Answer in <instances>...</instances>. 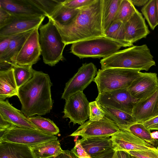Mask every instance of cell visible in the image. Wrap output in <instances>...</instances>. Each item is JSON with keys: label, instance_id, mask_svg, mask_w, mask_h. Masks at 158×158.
<instances>
[{"label": "cell", "instance_id": "1", "mask_svg": "<svg viewBox=\"0 0 158 158\" xmlns=\"http://www.w3.org/2000/svg\"><path fill=\"white\" fill-rule=\"evenodd\" d=\"M102 1L95 0L81 9L67 25L54 23L66 45L85 40L105 36L102 22Z\"/></svg>", "mask_w": 158, "mask_h": 158}, {"label": "cell", "instance_id": "2", "mask_svg": "<svg viewBox=\"0 0 158 158\" xmlns=\"http://www.w3.org/2000/svg\"><path fill=\"white\" fill-rule=\"evenodd\" d=\"M52 85L48 74L34 70L31 78L19 88L18 97L21 104V111L27 117L50 112L53 107Z\"/></svg>", "mask_w": 158, "mask_h": 158}, {"label": "cell", "instance_id": "3", "mask_svg": "<svg viewBox=\"0 0 158 158\" xmlns=\"http://www.w3.org/2000/svg\"><path fill=\"white\" fill-rule=\"evenodd\" d=\"M100 63L102 69L118 68L146 71L156 65L153 57L146 44L119 51L103 58Z\"/></svg>", "mask_w": 158, "mask_h": 158}, {"label": "cell", "instance_id": "4", "mask_svg": "<svg viewBox=\"0 0 158 158\" xmlns=\"http://www.w3.org/2000/svg\"><path fill=\"white\" fill-rule=\"evenodd\" d=\"M48 19L47 23L39 27V41L44 63L53 66L63 60V52L66 45L52 20Z\"/></svg>", "mask_w": 158, "mask_h": 158}, {"label": "cell", "instance_id": "5", "mask_svg": "<svg viewBox=\"0 0 158 158\" xmlns=\"http://www.w3.org/2000/svg\"><path fill=\"white\" fill-rule=\"evenodd\" d=\"M142 73L138 70L113 68L99 69L93 81L98 93L128 88Z\"/></svg>", "mask_w": 158, "mask_h": 158}, {"label": "cell", "instance_id": "6", "mask_svg": "<svg viewBox=\"0 0 158 158\" xmlns=\"http://www.w3.org/2000/svg\"><path fill=\"white\" fill-rule=\"evenodd\" d=\"M72 44L70 52L80 59L106 58L119 51L122 47L119 43L105 36L81 41Z\"/></svg>", "mask_w": 158, "mask_h": 158}, {"label": "cell", "instance_id": "7", "mask_svg": "<svg viewBox=\"0 0 158 158\" xmlns=\"http://www.w3.org/2000/svg\"><path fill=\"white\" fill-rule=\"evenodd\" d=\"M55 135L35 129L14 126L0 134V143L8 142L32 147L49 141L57 139Z\"/></svg>", "mask_w": 158, "mask_h": 158}, {"label": "cell", "instance_id": "8", "mask_svg": "<svg viewBox=\"0 0 158 158\" xmlns=\"http://www.w3.org/2000/svg\"><path fill=\"white\" fill-rule=\"evenodd\" d=\"M65 100L63 118H69V123L81 125L89 118V102L83 92H78Z\"/></svg>", "mask_w": 158, "mask_h": 158}, {"label": "cell", "instance_id": "9", "mask_svg": "<svg viewBox=\"0 0 158 158\" xmlns=\"http://www.w3.org/2000/svg\"><path fill=\"white\" fill-rule=\"evenodd\" d=\"M95 101L102 106L119 109L131 114L136 102L127 88L98 93Z\"/></svg>", "mask_w": 158, "mask_h": 158}, {"label": "cell", "instance_id": "10", "mask_svg": "<svg viewBox=\"0 0 158 158\" xmlns=\"http://www.w3.org/2000/svg\"><path fill=\"white\" fill-rule=\"evenodd\" d=\"M97 68L92 63H84L66 83L61 98L66 100L71 95L83 90L93 81Z\"/></svg>", "mask_w": 158, "mask_h": 158}, {"label": "cell", "instance_id": "11", "mask_svg": "<svg viewBox=\"0 0 158 158\" xmlns=\"http://www.w3.org/2000/svg\"><path fill=\"white\" fill-rule=\"evenodd\" d=\"M120 129L114 122L105 116L97 121L89 120L85 122L70 136H81L82 138L96 136H111Z\"/></svg>", "mask_w": 158, "mask_h": 158}, {"label": "cell", "instance_id": "12", "mask_svg": "<svg viewBox=\"0 0 158 158\" xmlns=\"http://www.w3.org/2000/svg\"><path fill=\"white\" fill-rule=\"evenodd\" d=\"M40 26L33 29L25 41L15 58V64L32 66L40 59L41 55L39 32Z\"/></svg>", "mask_w": 158, "mask_h": 158}, {"label": "cell", "instance_id": "13", "mask_svg": "<svg viewBox=\"0 0 158 158\" xmlns=\"http://www.w3.org/2000/svg\"><path fill=\"white\" fill-rule=\"evenodd\" d=\"M111 139L115 151L144 150L155 147L127 130H120L111 136Z\"/></svg>", "mask_w": 158, "mask_h": 158}, {"label": "cell", "instance_id": "14", "mask_svg": "<svg viewBox=\"0 0 158 158\" xmlns=\"http://www.w3.org/2000/svg\"><path fill=\"white\" fill-rule=\"evenodd\" d=\"M158 88L157 73H142L127 89L131 96L137 102L148 97Z\"/></svg>", "mask_w": 158, "mask_h": 158}, {"label": "cell", "instance_id": "15", "mask_svg": "<svg viewBox=\"0 0 158 158\" xmlns=\"http://www.w3.org/2000/svg\"><path fill=\"white\" fill-rule=\"evenodd\" d=\"M45 16L14 15L5 25L0 28V36L17 34L40 26Z\"/></svg>", "mask_w": 158, "mask_h": 158}, {"label": "cell", "instance_id": "16", "mask_svg": "<svg viewBox=\"0 0 158 158\" xmlns=\"http://www.w3.org/2000/svg\"><path fill=\"white\" fill-rule=\"evenodd\" d=\"M132 115L137 123H141L158 115V88L148 97L135 103Z\"/></svg>", "mask_w": 158, "mask_h": 158}, {"label": "cell", "instance_id": "17", "mask_svg": "<svg viewBox=\"0 0 158 158\" xmlns=\"http://www.w3.org/2000/svg\"><path fill=\"white\" fill-rule=\"evenodd\" d=\"M124 24L126 39L132 44L146 38L150 33L144 19L136 9L131 17L124 23Z\"/></svg>", "mask_w": 158, "mask_h": 158}, {"label": "cell", "instance_id": "18", "mask_svg": "<svg viewBox=\"0 0 158 158\" xmlns=\"http://www.w3.org/2000/svg\"><path fill=\"white\" fill-rule=\"evenodd\" d=\"M0 7L14 15L46 16L29 0H0Z\"/></svg>", "mask_w": 158, "mask_h": 158}, {"label": "cell", "instance_id": "19", "mask_svg": "<svg viewBox=\"0 0 158 158\" xmlns=\"http://www.w3.org/2000/svg\"><path fill=\"white\" fill-rule=\"evenodd\" d=\"M0 116L15 126L38 130L28 118L21 110L12 106L8 100H0Z\"/></svg>", "mask_w": 158, "mask_h": 158}, {"label": "cell", "instance_id": "20", "mask_svg": "<svg viewBox=\"0 0 158 158\" xmlns=\"http://www.w3.org/2000/svg\"><path fill=\"white\" fill-rule=\"evenodd\" d=\"M80 140L90 157L104 151L113 148L110 136L86 137L82 138Z\"/></svg>", "mask_w": 158, "mask_h": 158}, {"label": "cell", "instance_id": "21", "mask_svg": "<svg viewBox=\"0 0 158 158\" xmlns=\"http://www.w3.org/2000/svg\"><path fill=\"white\" fill-rule=\"evenodd\" d=\"M0 158H35L30 148L14 143H0Z\"/></svg>", "mask_w": 158, "mask_h": 158}, {"label": "cell", "instance_id": "22", "mask_svg": "<svg viewBox=\"0 0 158 158\" xmlns=\"http://www.w3.org/2000/svg\"><path fill=\"white\" fill-rule=\"evenodd\" d=\"M19 88L15 79L13 68L0 71V100L18 95Z\"/></svg>", "mask_w": 158, "mask_h": 158}, {"label": "cell", "instance_id": "23", "mask_svg": "<svg viewBox=\"0 0 158 158\" xmlns=\"http://www.w3.org/2000/svg\"><path fill=\"white\" fill-rule=\"evenodd\" d=\"M105 116L113 121L120 130H128L137 122L132 114L122 110L100 105Z\"/></svg>", "mask_w": 158, "mask_h": 158}, {"label": "cell", "instance_id": "24", "mask_svg": "<svg viewBox=\"0 0 158 158\" xmlns=\"http://www.w3.org/2000/svg\"><path fill=\"white\" fill-rule=\"evenodd\" d=\"M33 30L15 34L8 48L2 57L0 58V62L13 65L15 64L14 60L16 56Z\"/></svg>", "mask_w": 158, "mask_h": 158}, {"label": "cell", "instance_id": "25", "mask_svg": "<svg viewBox=\"0 0 158 158\" xmlns=\"http://www.w3.org/2000/svg\"><path fill=\"white\" fill-rule=\"evenodd\" d=\"M30 148L35 158H49L57 155L63 150L57 139L49 141Z\"/></svg>", "mask_w": 158, "mask_h": 158}, {"label": "cell", "instance_id": "26", "mask_svg": "<svg viewBox=\"0 0 158 158\" xmlns=\"http://www.w3.org/2000/svg\"><path fill=\"white\" fill-rule=\"evenodd\" d=\"M104 34L105 37L117 42L122 47L133 45L127 40L124 23L120 20H114L104 32Z\"/></svg>", "mask_w": 158, "mask_h": 158}, {"label": "cell", "instance_id": "27", "mask_svg": "<svg viewBox=\"0 0 158 158\" xmlns=\"http://www.w3.org/2000/svg\"><path fill=\"white\" fill-rule=\"evenodd\" d=\"M102 26L104 32L116 16L121 0H102Z\"/></svg>", "mask_w": 158, "mask_h": 158}, {"label": "cell", "instance_id": "28", "mask_svg": "<svg viewBox=\"0 0 158 158\" xmlns=\"http://www.w3.org/2000/svg\"><path fill=\"white\" fill-rule=\"evenodd\" d=\"M81 9H75L68 7L62 3L57 9L51 19L57 24L63 26L70 23L75 17Z\"/></svg>", "mask_w": 158, "mask_h": 158}, {"label": "cell", "instance_id": "29", "mask_svg": "<svg viewBox=\"0 0 158 158\" xmlns=\"http://www.w3.org/2000/svg\"><path fill=\"white\" fill-rule=\"evenodd\" d=\"M29 121L37 129L46 134L56 135L60 131L59 128L49 118L40 115L28 118Z\"/></svg>", "mask_w": 158, "mask_h": 158}, {"label": "cell", "instance_id": "30", "mask_svg": "<svg viewBox=\"0 0 158 158\" xmlns=\"http://www.w3.org/2000/svg\"><path fill=\"white\" fill-rule=\"evenodd\" d=\"M12 68L17 85L19 88L26 84L33 77L34 70L31 66H23L16 64Z\"/></svg>", "mask_w": 158, "mask_h": 158}, {"label": "cell", "instance_id": "31", "mask_svg": "<svg viewBox=\"0 0 158 158\" xmlns=\"http://www.w3.org/2000/svg\"><path fill=\"white\" fill-rule=\"evenodd\" d=\"M43 12L48 18L50 17L64 0H29Z\"/></svg>", "mask_w": 158, "mask_h": 158}, {"label": "cell", "instance_id": "32", "mask_svg": "<svg viewBox=\"0 0 158 158\" xmlns=\"http://www.w3.org/2000/svg\"><path fill=\"white\" fill-rule=\"evenodd\" d=\"M128 130L155 147L158 145V140L152 138L150 130L145 127L142 123H136L130 127Z\"/></svg>", "mask_w": 158, "mask_h": 158}, {"label": "cell", "instance_id": "33", "mask_svg": "<svg viewBox=\"0 0 158 158\" xmlns=\"http://www.w3.org/2000/svg\"><path fill=\"white\" fill-rule=\"evenodd\" d=\"M141 11L152 30L157 25L156 0H149L141 9Z\"/></svg>", "mask_w": 158, "mask_h": 158}, {"label": "cell", "instance_id": "34", "mask_svg": "<svg viewBox=\"0 0 158 158\" xmlns=\"http://www.w3.org/2000/svg\"><path fill=\"white\" fill-rule=\"evenodd\" d=\"M136 9L131 0H121L114 20L118 19L125 22L132 16Z\"/></svg>", "mask_w": 158, "mask_h": 158}, {"label": "cell", "instance_id": "35", "mask_svg": "<svg viewBox=\"0 0 158 158\" xmlns=\"http://www.w3.org/2000/svg\"><path fill=\"white\" fill-rule=\"evenodd\" d=\"M89 120L92 121H99L105 116L104 111L96 101L89 102Z\"/></svg>", "mask_w": 158, "mask_h": 158}, {"label": "cell", "instance_id": "36", "mask_svg": "<svg viewBox=\"0 0 158 158\" xmlns=\"http://www.w3.org/2000/svg\"><path fill=\"white\" fill-rule=\"evenodd\" d=\"M126 151L138 158H158V148L156 147L146 150Z\"/></svg>", "mask_w": 158, "mask_h": 158}, {"label": "cell", "instance_id": "37", "mask_svg": "<svg viewBox=\"0 0 158 158\" xmlns=\"http://www.w3.org/2000/svg\"><path fill=\"white\" fill-rule=\"evenodd\" d=\"M95 0H64L62 4L69 8L81 9L94 3Z\"/></svg>", "mask_w": 158, "mask_h": 158}, {"label": "cell", "instance_id": "38", "mask_svg": "<svg viewBox=\"0 0 158 158\" xmlns=\"http://www.w3.org/2000/svg\"><path fill=\"white\" fill-rule=\"evenodd\" d=\"M71 151L78 158H91L82 146L80 139L76 141L75 146Z\"/></svg>", "mask_w": 158, "mask_h": 158}, {"label": "cell", "instance_id": "39", "mask_svg": "<svg viewBox=\"0 0 158 158\" xmlns=\"http://www.w3.org/2000/svg\"><path fill=\"white\" fill-rule=\"evenodd\" d=\"M14 35L0 36V58L8 48Z\"/></svg>", "mask_w": 158, "mask_h": 158}, {"label": "cell", "instance_id": "40", "mask_svg": "<svg viewBox=\"0 0 158 158\" xmlns=\"http://www.w3.org/2000/svg\"><path fill=\"white\" fill-rule=\"evenodd\" d=\"M13 15L9 12L0 7V28L6 24L11 19Z\"/></svg>", "mask_w": 158, "mask_h": 158}, {"label": "cell", "instance_id": "41", "mask_svg": "<svg viewBox=\"0 0 158 158\" xmlns=\"http://www.w3.org/2000/svg\"><path fill=\"white\" fill-rule=\"evenodd\" d=\"M115 151L113 148L106 150L91 157V158H115Z\"/></svg>", "mask_w": 158, "mask_h": 158}, {"label": "cell", "instance_id": "42", "mask_svg": "<svg viewBox=\"0 0 158 158\" xmlns=\"http://www.w3.org/2000/svg\"><path fill=\"white\" fill-rule=\"evenodd\" d=\"M14 126H15L0 116V134L3 133L6 130Z\"/></svg>", "mask_w": 158, "mask_h": 158}, {"label": "cell", "instance_id": "43", "mask_svg": "<svg viewBox=\"0 0 158 158\" xmlns=\"http://www.w3.org/2000/svg\"><path fill=\"white\" fill-rule=\"evenodd\" d=\"M49 158H78L71 151L63 150L57 155Z\"/></svg>", "mask_w": 158, "mask_h": 158}, {"label": "cell", "instance_id": "44", "mask_svg": "<svg viewBox=\"0 0 158 158\" xmlns=\"http://www.w3.org/2000/svg\"><path fill=\"white\" fill-rule=\"evenodd\" d=\"M115 158H133V156L125 151H115Z\"/></svg>", "mask_w": 158, "mask_h": 158}, {"label": "cell", "instance_id": "45", "mask_svg": "<svg viewBox=\"0 0 158 158\" xmlns=\"http://www.w3.org/2000/svg\"><path fill=\"white\" fill-rule=\"evenodd\" d=\"M158 123V115L142 123L144 126L148 128L149 127Z\"/></svg>", "mask_w": 158, "mask_h": 158}, {"label": "cell", "instance_id": "46", "mask_svg": "<svg viewBox=\"0 0 158 158\" xmlns=\"http://www.w3.org/2000/svg\"><path fill=\"white\" fill-rule=\"evenodd\" d=\"M148 1V0H131L134 6L135 5L138 6H144Z\"/></svg>", "mask_w": 158, "mask_h": 158}, {"label": "cell", "instance_id": "47", "mask_svg": "<svg viewBox=\"0 0 158 158\" xmlns=\"http://www.w3.org/2000/svg\"><path fill=\"white\" fill-rule=\"evenodd\" d=\"M151 135L152 138L158 139V131H156L151 133Z\"/></svg>", "mask_w": 158, "mask_h": 158}, {"label": "cell", "instance_id": "48", "mask_svg": "<svg viewBox=\"0 0 158 158\" xmlns=\"http://www.w3.org/2000/svg\"><path fill=\"white\" fill-rule=\"evenodd\" d=\"M148 129L150 130H158V123L149 127Z\"/></svg>", "mask_w": 158, "mask_h": 158}, {"label": "cell", "instance_id": "49", "mask_svg": "<svg viewBox=\"0 0 158 158\" xmlns=\"http://www.w3.org/2000/svg\"><path fill=\"white\" fill-rule=\"evenodd\" d=\"M156 24L157 25H158V0H156Z\"/></svg>", "mask_w": 158, "mask_h": 158}, {"label": "cell", "instance_id": "50", "mask_svg": "<svg viewBox=\"0 0 158 158\" xmlns=\"http://www.w3.org/2000/svg\"><path fill=\"white\" fill-rule=\"evenodd\" d=\"M133 156V158H137V157H135V156Z\"/></svg>", "mask_w": 158, "mask_h": 158}, {"label": "cell", "instance_id": "51", "mask_svg": "<svg viewBox=\"0 0 158 158\" xmlns=\"http://www.w3.org/2000/svg\"><path fill=\"white\" fill-rule=\"evenodd\" d=\"M156 148H158V145L157 146V147H156Z\"/></svg>", "mask_w": 158, "mask_h": 158}]
</instances>
